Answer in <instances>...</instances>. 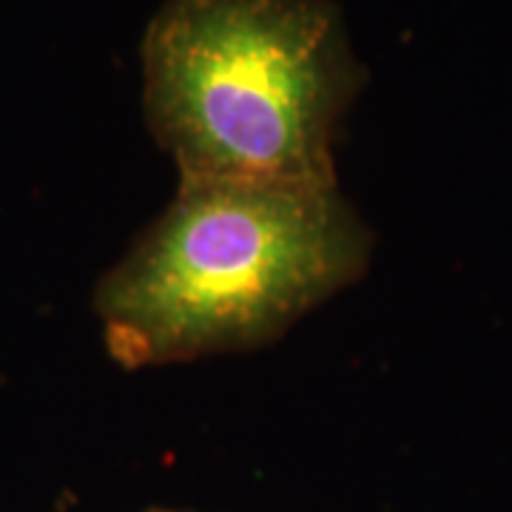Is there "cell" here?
<instances>
[{
    "mask_svg": "<svg viewBox=\"0 0 512 512\" xmlns=\"http://www.w3.org/2000/svg\"><path fill=\"white\" fill-rule=\"evenodd\" d=\"M146 512H188V510H146Z\"/></svg>",
    "mask_w": 512,
    "mask_h": 512,
    "instance_id": "3",
    "label": "cell"
},
{
    "mask_svg": "<svg viewBox=\"0 0 512 512\" xmlns=\"http://www.w3.org/2000/svg\"><path fill=\"white\" fill-rule=\"evenodd\" d=\"M140 57L146 126L180 183L339 188L367 69L336 0H165Z\"/></svg>",
    "mask_w": 512,
    "mask_h": 512,
    "instance_id": "2",
    "label": "cell"
},
{
    "mask_svg": "<svg viewBox=\"0 0 512 512\" xmlns=\"http://www.w3.org/2000/svg\"><path fill=\"white\" fill-rule=\"evenodd\" d=\"M373 234L339 188L180 183L100 276L117 365L160 367L271 345L365 274Z\"/></svg>",
    "mask_w": 512,
    "mask_h": 512,
    "instance_id": "1",
    "label": "cell"
}]
</instances>
